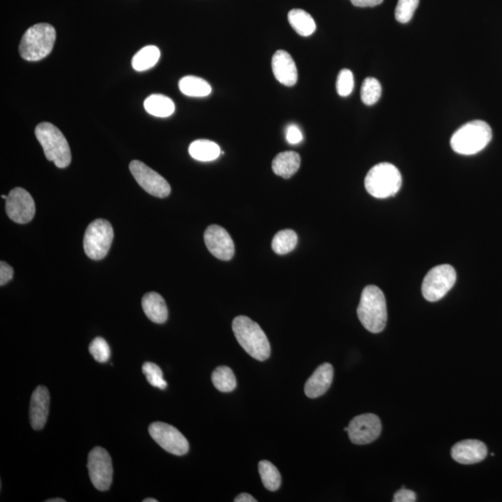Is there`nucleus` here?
I'll use <instances>...</instances> for the list:
<instances>
[{
	"instance_id": "obj_1",
	"label": "nucleus",
	"mask_w": 502,
	"mask_h": 502,
	"mask_svg": "<svg viewBox=\"0 0 502 502\" xmlns=\"http://www.w3.org/2000/svg\"><path fill=\"white\" fill-rule=\"evenodd\" d=\"M233 331L238 343L251 357L259 361L267 360L271 346L267 336L251 318L239 315L233 321Z\"/></svg>"
},
{
	"instance_id": "obj_2",
	"label": "nucleus",
	"mask_w": 502,
	"mask_h": 502,
	"mask_svg": "<svg viewBox=\"0 0 502 502\" xmlns=\"http://www.w3.org/2000/svg\"><path fill=\"white\" fill-rule=\"evenodd\" d=\"M357 315L364 328L371 333H380L387 323V306L383 292L376 286L364 289Z\"/></svg>"
},
{
	"instance_id": "obj_3",
	"label": "nucleus",
	"mask_w": 502,
	"mask_h": 502,
	"mask_svg": "<svg viewBox=\"0 0 502 502\" xmlns=\"http://www.w3.org/2000/svg\"><path fill=\"white\" fill-rule=\"evenodd\" d=\"M491 139L490 126L483 120H473L452 135L450 145L456 153L472 156L486 148Z\"/></svg>"
},
{
	"instance_id": "obj_4",
	"label": "nucleus",
	"mask_w": 502,
	"mask_h": 502,
	"mask_svg": "<svg viewBox=\"0 0 502 502\" xmlns=\"http://www.w3.org/2000/svg\"><path fill=\"white\" fill-rule=\"evenodd\" d=\"M55 41L56 31L53 25H34L22 36L19 46L20 54L27 61H40L51 53Z\"/></svg>"
},
{
	"instance_id": "obj_5",
	"label": "nucleus",
	"mask_w": 502,
	"mask_h": 502,
	"mask_svg": "<svg viewBox=\"0 0 502 502\" xmlns=\"http://www.w3.org/2000/svg\"><path fill=\"white\" fill-rule=\"evenodd\" d=\"M34 134L48 161H53L57 168L65 169L70 165L72 156L70 147L64 134L55 126L48 122L37 126Z\"/></svg>"
},
{
	"instance_id": "obj_6",
	"label": "nucleus",
	"mask_w": 502,
	"mask_h": 502,
	"mask_svg": "<svg viewBox=\"0 0 502 502\" xmlns=\"http://www.w3.org/2000/svg\"><path fill=\"white\" fill-rule=\"evenodd\" d=\"M365 186L368 193L376 199L394 197L402 186L400 171L390 163H380L366 174Z\"/></svg>"
},
{
	"instance_id": "obj_7",
	"label": "nucleus",
	"mask_w": 502,
	"mask_h": 502,
	"mask_svg": "<svg viewBox=\"0 0 502 502\" xmlns=\"http://www.w3.org/2000/svg\"><path fill=\"white\" fill-rule=\"evenodd\" d=\"M113 239V227L108 220H93L86 229L83 241L86 255L91 260H103L107 255Z\"/></svg>"
},
{
	"instance_id": "obj_8",
	"label": "nucleus",
	"mask_w": 502,
	"mask_h": 502,
	"mask_svg": "<svg viewBox=\"0 0 502 502\" xmlns=\"http://www.w3.org/2000/svg\"><path fill=\"white\" fill-rule=\"evenodd\" d=\"M457 280V274L451 265L435 266L426 275L421 286L423 297L427 300L437 301L446 296Z\"/></svg>"
},
{
	"instance_id": "obj_9",
	"label": "nucleus",
	"mask_w": 502,
	"mask_h": 502,
	"mask_svg": "<svg viewBox=\"0 0 502 502\" xmlns=\"http://www.w3.org/2000/svg\"><path fill=\"white\" fill-rule=\"evenodd\" d=\"M88 475L91 483L100 491L110 489L113 481V464L109 453L100 447H94L88 454Z\"/></svg>"
},
{
	"instance_id": "obj_10",
	"label": "nucleus",
	"mask_w": 502,
	"mask_h": 502,
	"mask_svg": "<svg viewBox=\"0 0 502 502\" xmlns=\"http://www.w3.org/2000/svg\"><path fill=\"white\" fill-rule=\"evenodd\" d=\"M130 171L138 185L151 196L165 199L171 194V188L167 180L145 163L133 160L131 162Z\"/></svg>"
},
{
	"instance_id": "obj_11",
	"label": "nucleus",
	"mask_w": 502,
	"mask_h": 502,
	"mask_svg": "<svg viewBox=\"0 0 502 502\" xmlns=\"http://www.w3.org/2000/svg\"><path fill=\"white\" fill-rule=\"evenodd\" d=\"M151 437L166 451L176 456H183L189 451L187 439L179 430L164 423H154L149 426Z\"/></svg>"
},
{
	"instance_id": "obj_12",
	"label": "nucleus",
	"mask_w": 502,
	"mask_h": 502,
	"mask_svg": "<svg viewBox=\"0 0 502 502\" xmlns=\"http://www.w3.org/2000/svg\"><path fill=\"white\" fill-rule=\"evenodd\" d=\"M6 212L14 223L19 225L30 223L36 214V205L32 196L21 187L13 189L6 199Z\"/></svg>"
},
{
	"instance_id": "obj_13",
	"label": "nucleus",
	"mask_w": 502,
	"mask_h": 502,
	"mask_svg": "<svg viewBox=\"0 0 502 502\" xmlns=\"http://www.w3.org/2000/svg\"><path fill=\"white\" fill-rule=\"evenodd\" d=\"M381 432V420L375 414L357 416L349 423L347 431L350 440L355 444L372 443L380 436Z\"/></svg>"
},
{
	"instance_id": "obj_14",
	"label": "nucleus",
	"mask_w": 502,
	"mask_h": 502,
	"mask_svg": "<svg viewBox=\"0 0 502 502\" xmlns=\"http://www.w3.org/2000/svg\"><path fill=\"white\" fill-rule=\"evenodd\" d=\"M204 240L209 252L220 260H230L235 255L233 239L225 228L211 225L206 229Z\"/></svg>"
},
{
	"instance_id": "obj_15",
	"label": "nucleus",
	"mask_w": 502,
	"mask_h": 502,
	"mask_svg": "<svg viewBox=\"0 0 502 502\" xmlns=\"http://www.w3.org/2000/svg\"><path fill=\"white\" fill-rule=\"evenodd\" d=\"M272 73L281 84L291 87L298 81L296 64L291 54L285 51H277L272 59Z\"/></svg>"
},
{
	"instance_id": "obj_16",
	"label": "nucleus",
	"mask_w": 502,
	"mask_h": 502,
	"mask_svg": "<svg viewBox=\"0 0 502 502\" xmlns=\"http://www.w3.org/2000/svg\"><path fill=\"white\" fill-rule=\"evenodd\" d=\"M50 412V392L45 386L34 390L30 403V421L34 430L44 428Z\"/></svg>"
},
{
	"instance_id": "obj_17",
	"label": "nucleus",
	"mask_w": 502,
	"mask_h": 502,
	"mask_svg": "<svg viewBox=\"0 0 502 502\" xmlns=\"http://www.w3.org/2000/svg\"><path fill=\"white\" fill-rule=\"evenodd\" d=\"M487 455V449L483 442L464 440L458 442L451 449V456L461 464H475L484 461Z\"/></svg>"
},
{
	"instance_id": "obj_18",
	"label": "nucleus",
	"mask_w": 502,
	"mask_h": 502,
	"mask_svg": "<svg viewBox=\"0 0 502 502\" xmlns=\"http://www.w3.org/2000/svg\"><path fill=\"white\" fill-rule=\"evenodd\" d=\"M334 370L331 364L318 366L306 381L304 392L309 398H317L328 391L333 381Z\"/></svg>"
},
{
	"instance_id": "obj_19",
	"label": "nucleus",
	"mask_w": 502,
	"mask_h": 502,
	"mask_svg": "<svg viewBox=\"0 0 502 502\" xmlns=\"http://www.w3.org/2000/svg\"><path fill=\"white\" fill-rule=\"evenodd\" d=\"M142 305L146 317L156 324L165 323L168 319L167 304L161 295L149 292L143 297Z\"/></svg>"
},
{
	"instance_id": "obj_20",
	"label": "nucleus",
	"mask_w": 502,
	"mask_h": 502,
	"mask_svg": "<svg viewBox=\"0 0 502 502\" xmlns=\"http://www.w3.org/2000/svg\"><path fill=\"white\" fill-rule=\"evenodd\" d=\"M300 166V154L293 151H286L278 154L272 163V171L277 176L283 177L284 179H289L293 176L299 171Z\"/></svg>"
},
{
	"instance_id": "obj_21",
	"label": "nucleus",
	"mask_w": 502,
	"mask_h": 502,
	"mask_svg": "<svg viewBox=\"0 0 502 502\" xmlns=\"http://www.w3.org/2000/svg\"><path fill=\"white\" fill-rule=\"evenodd\" d=\"M189 154L194 159L201 162L216 160L222 154L220 146L209 140H197L189 146Z\"/></svg>"
},
{
	"instance_id": "obj_22",
	"label": "nucleus",
	"mask_w": 502,
	"mask_h": 502,
	"mask_svg": "<svg viewBox=\"0 0 502 502\" xmlns=\"http://www.w3.org/2000/svg\"><path fill=\"white\" fill-rule=\"evenodd\" d=\"M289 22L301 37H309L317 30L315 20L305 11L294 8L289 13Z\"/></svg>"
},
{
	"instance_id": "obj_23",
	"label": "nucleus",
	"mask_w": 502,
	"mask_h": 502,
	"mask_svg": "<svg viewBox=\"0 0 502 502\" xmlns=\"http://www.w3.org/2000/svg\"><path fill=\"white\" fill-rule=\"evenodd\" d=\"M145 108L148 114L157 117H169L175 112L173 100L162 94H153L145 100Z\"/></svg>"
},
{
	"instance_id": "obj_24",
	"label": "nucleus",
	"mask_w": 502,
	"mask_h": 502,
	"mask_svg": "<svg viewBox=\"0 0 502 502\" xmlns=\"http://www.w3.org/2000/svg\"><path fill=\"white\" fill-rule=\"evenodd\" d=\"M180 91L189 97H206L211 93V86L200 77L187 76L179 82Z\"/></svg>"
},
{
	"instance_id": "obj_25",
	"label": "nucleus",
	"mask_w": 502,
	"mask_h": 502,
	"mask_svg": "<svg viewBox=\"0 0 502 502\" xmlns=\"http://www.w3.org/2000/svg\"><path fill=\"white\" fill-rule=\"evenodd\" d=\"M160 59V51L156 46H146L140 48L133 58L134 70L143 72L154 67Z\"/></svg>"
},
{
	"instance_id": "obj_26",
	"label": "nucleus",
	"mask_w": 502,
	"mask_h": 502,
	"mask_svg": "<svg viewBox=\"0 0 502 502\" xmlns=\"http://www.w3.org/2000/svg\"><path fill=\"white\" fill-rule=\"evenodd\" d=\"M211 380L215 388L219 390L220 392H231L237 388V378H235L233 370L229 366H218L212 372Z\"/></svg>"
},
{
	"instance_id": "obj_27",
	"label": "nucleus",
	"mask_w": 502,
	"mask_h": 502,
	"mask_svg": "<svg viewBox=\"0 0 502 502\" xmlns=\"http://www.w3.org/2000/svg\"><path fill=\"white\" fill-rule=\"evenodd\" d=\"M297 243V234L294 231L286 229L278 232L275 235L272 241V249L277 254L285 255L293 251L296 248Z\"/></svg>"
},
{
	"instance_id": "obj_28",
	"label": "nucleus",
	"mask_w": 502,
	"mask_h": 502,
	"mask_svg": "<svg viewBox=\"0 0 502 502\" xmlns=\"http://www.w3.org/2000/svg\"><path fill=\"white\" fill-rule=\"evenodd\" d=\"M259 473L263 486L269 491H277L281 486L279 470L268 461H262L259 463Z\"/></svg>"
},
{
	"instance_id": "obj_29",
	"label": "nucleus",
	"mask_w": 502,
	"mask_h": 502,
	"mask_svg": "<svg viewBox=\"0 0 502 502\" xmlns=\"http://www.w3.org/2000/svg\"><path fill=\"white\" fill-rule=\"evenodd\" d=\"M381 96V85L374 77H366L361 88V99L366 105H373Z\"/></svg>"
},
{
	"instance_id": "obj_30",
	"label": "nucleus",
	"mask_w": 502,
	"mask_h": 502,
	"mask_svg": "<svg viewBox=\"0 0 502 502\" xmlns=\"http://www.w3.org/2000/svg\"><path fill=\"white\" fill-rule=\"evenodd\" d=\"M143 372L152 386L161 390L167 388L168 383L163 378L162 370L156 364L151 362L143 364Z\"/></svg>"
},
{
	"instance_id": "obj_31",
	"label": "nucleus",
	"mask_w": 502,
	"mask_h": 502,
	"mask_svg": "<svg viewBox=\"0 0 502 502\" xmlns=\"http://www.w3.org/2000/svg\"><path fill=\"white\" fill-rule=\"evenodd\" d=\"M420 0H398L395 8V19L401 24H407L414 15Z\"/></svg>"
},
{
	"instance_id": "obj_32",
	"label": "nucleus",
	"mask_w": 502,
	"mask_h": 502,
	"mask_svg": "<svg viewBox=\"0 0 502 502\" xmlns=\"http://www.w3.org/2000/svg\"><path fill=\"white\" fill-rule=\"evenodd\" d=\"M337 93L341 97L349 96L355 88L354 74L349 69H343L338 73L337 83H336Z\"/></svg>"
},
{
	"instance_id": "obj_33",
	"label": "nucleus",
	"mask_w": 502,
	"mask_h": 502,
	"mask_svg": "<svg viewBox=\"0 0 502 502\" xmlns=\"http://www.w3.org/2000/svg\"><path fill=\"white\" fill-rule=\"evenodd\" d=\"M91 355H93L94 359L99 363H106L110 357V347H109L107 341L103 338L97 337L91 341L90 347Z\"/></svg>"
},
{
	"instance_id": "obj_34",
	"label": "nucleus",
	"mask_w": 502,
	"mask_h": 502,
	"mask_svg": "<svg viewBox=\"0 0 502 502\" xmlns=\"http://www.w3.org/2000/svg\"><path fill=\"white\" fill-rule=\"evenodd\" d=\"M286 139L289 145H298L303 140V135L297 125L291 124L286 128Z\"/></svg>"
},
{
	"instance_id": "obj_35",
	"label": "nucleus",
	"mask_w": 502,
	"mask_h": 502,
	"mask_svg": "<svg viewBox=\"0 0 502 502\" xmlns=\"http://www.w3.org/2000/svg\"><path fill=\"white\" fill-rule=\"evenodd\" d=\"M13 277V269L7 263H0V285L4 286Z\"/></svg>"
},
{
	"instance_id": "obj_36",
	"label": "nucleus",
	"mask_w": 502,
	"mask_h": 502,
	"mask_svg": "<svg viewBox=\"0 0 502 502\" xmlns=\"http://www.w3.org/2000/svg\"><path fill=\"white\" fill-rule=\"evenodd\" d=\"M417 501L416 494L412 490L401 489L395 493L394 497L395 502H414Z\"/></svg>"
},
{
	"instance_id": "obj_37",
	"label": "nucleus",
	"mask_w": 502,
	"mask_h": 502,
	"mask_svg": "<svg viewBox=\"0 0 502 502\" xmlns=\"http://www.w3.org/2000/svg\"><path fill=\"white\" fill-rule=\"evenodd\" d=\"M351 2L355 7L366 8L376 7V6L381 4L383 0H351Z\"/></svg>"
},
{
	"instance_id": "obj_38",
	"label": "nucleus",
	"mask_w": 502,
	"mask_h": 502,
	"mask_svg": "<svg viewBox=\"0 0 502 502\" xmlns=\"http://www.w3.org/2000/svg\"><path fill=\"white\" fill-rule=\"evenodd\" d=\"M235 502H257L256 498L252 497L251 495L248 494V493H241L238 495L237 498L234 500Z\"/></svg>"
},
{
	"instance_id": "obj_39",
	"label": "nucleus",
	"mask_w": 502,
	"mask_h": 502,
	"mask_svg": "<svg viewBox=\"0 0 502 502\" xmlns=\"http://www.w3.org/2000/svg\"><path fill=\"white\" fill-rule=\"evenodd\" d=\"M46 502H65L64 498H51V500H47Z\"/></svg>"
},
{
	"instance_id": "obj_40",
	"label": "nucleus",
	"mask_w": 502,
	"mask_h": 502,
	"mask_svg": "<svg viewBox=\"0 0 502 502\" xmlns=\"http://www.w3.org/2000/svg\"><path fill=\"white\" fill-rule=\"evenodd\" d=\"M143 502H157V500H154V498H145V500H143Z\"/></svg>"
},
{
	"instance_id": "obj_41",
	"label": "nucleus",
	"mask_w": 502,
	"mask_h": 502,
	"mask_svg": "<svg viewBox=\"0 0 502 502\" xmlns=\"http://www.w3.org/2000/svg\"><path fill=\"white\" fill-rule=\"evenodd\" d=\"M1 197L3 199L6 200V199H7L8 196H5V194H2Z\"/></svg>"
},
{
	"instance_id": "obj_42",
	"label": "nucleus",
	"mask_w": 502,
	"mask_h": 502,
	"mask_svg": "<svg viewBox=\"0 0 502 502\" xmlns=\"http://www.w3.org/2000/svg\"><path fill=\"white\" fill-rule=\"evenodd\" d=\"M344 431H345V432L348 431V427H345V428H344Z\"/></svg>"
}]
</instances>
